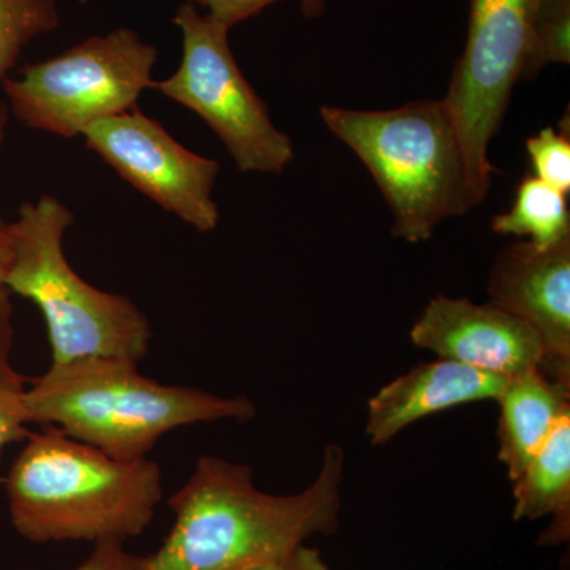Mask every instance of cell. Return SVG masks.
Wrapping results in <instances>:
<instances>
[{
    "instance_id": "cell-1",
    "label": "cell",
    "mask_w": 570,
    "mask_h": 570,
    "mask_svg": "<svg viewBox=\"0 0 570 570\" xmlns=\"http://www.w3.org/2000/svg\"><path fill=\"white\" fill-rule=\"evenodd\" d=\"M344 452L325 449L305 491L275 497L255 489L253 469L202 456L171 497L175 527L142 570H236L291 553L340 523Z\"/></svg>"
},
{
    "instance_id": "cell-2",
    "label": "cell",
    "mask_w": 570,
    "mask_h": 570,
    "mask_svg": "<svg viewBox=\"0 0 570 570\" xmlns=\"http://www.w3.org/2000/svg\"><path fill=\"white\" fill-rule=\"evenodd\" d=\"M6 479L11 523L31 542H124L148 528L163 475L148 459L119 461L56 426L31 433Z\"/></svg>"
},
{
    "instance_id": "cell-3",
    "label": "cell",
    "mask_w": 570,
    "mask_h": 570,
    "mask_svg": "<svg viewBox=\"0 0 570 570\" xmlns=\"http://www.w3.org/2000/svg\"><path fill=\"white\" fill-rule=\"evenodd\" d=\"M137 366L104 356L51 365L22 392L29 423L59 428L111 459L138 461L176 428L246 422L257 412L245 396L159 384L141 376Z\"/></svg>"
},
{
    "instance_id": "cell-4",
    "label": "cell",
    "mask_w": 570,
    "mask_h": 570,
    "mask_svg": "<svg viewBox=\"0 0 570 570\" xmlns=\"http://www.w3.org/2000/svg\"><path fill=\"white\" fill-rule=\"evenodd\" d=\"M321 116L373 175L395 217V238L426 242L445 219L475 208L463 145L444 99L384 111L322 107Z\"/></svg>"
},
{
    "instance_id": "cell-5",
    "label": "cell",
    "mask_w": 570,
    "mask_h": 570,
    "mask_svg": "<svg viewBox=\"0 0 570 570\" xmlns=\"http://www.w3.org/2000/svg\"><path fill=\"white\" fill-rule=\"evenodd\" d=\"M69 206L43 195L20 206L10 224L13 258L7 285L31 299L48 326L52 365L104 356L140 363L153 330L132 299L86 283L63 254V235L73 224Z\"/></svg>"
},
{
    "instance_id": "cell-6",
    "label": "cell",
    "mask_w": 570,
    "mask_h": 570,
    "mask_svg": "<svg viewBox=\"0 0 570 570\" xmlns=\"http://www.w3.org/2000/svg\"><path fill=\"white\" fill-rule=\"evenodd\" d=\"M157 55L134 29H116L22 67L21 78L2 81L3 91L24 126L71 140L92 124L138 108L156 82Z\"/></svg>"
},
{
    "instance_id": "cell-7",
    "label": "cell",
    "mask_w": 570,
    "mask_h": 570,
    "mask_svg": "<svg viewBox=\"0 0 570 570\" xmlns=\"http://www.w3.org/2000/svg\"><path fill=\"white\" fill-rule=\"evenodd\" d=\"M174 22L183 36L181 63L153 89L197 112L242 174H283L294 160V145L239 70L228 43L230 29L190 3L176 10Z\"/></svg>"
},
{
    "instance_id": "cell-8",
    "label": "cell",
    "mask_w": 570,
    "mask_h": 570,
    "mask_svg": "<svg viewBox=\"0 0 570 570\" xmlns=\"http://www.w3.org/2000/svg\"><path fill=\"white\" fill-rule=\"evenodd\" d=\"M540 0H471L468 40L444 102L459 129L475 206L491 189L489 148L530 51Z\"/></svg>"
},
{
    "instance_id": "cell-9",
    "label": "cell",
    "mask_w": 570,
    "mask_h": 570,
    "mask_svg": "<svg viewBox=\"0 0 570 570\" xmlns=\"http://www.w3.org/2000/svg\"><path fill=\"white\" fill-rule=\"evenodd\" d=\"M81 137L138 193L195 230L206 234L219 224L213 200L219 163L187 149L138 108L92 124Z\"/></svg>"
},
{
    "instance_id": "cell-10",
    "label": "cell",
    "mask_w": 570,
    "mask_h": 570,
    "mask_svg": "<svg viewBox=\"0 0 570 570\" xmlns=\"http://www.w3.org/2000/svg\"><path fill=\"white\" fill-rule=\"evenodd\" d=\"M412 343L441 358L497 374L519 376L542 367L546 348L527 322L493 303L438 295L411 330Z\"/></svg>"
},
{
    "instance_id": "cell-11",
    "label": "cell",
    "mask_w": 570,
    "mask_h": 570,
    "mask_svg": "<svg viewBox=\"0 0 570 570\" xmlns=\"http://www.w3.org/2000/svg\"><path fill=\"white\" fill-rule=\"evenodd\" d=\"M489 296L538 333L546 348L540 370L570 382V238L549 249L519 242L499 250Z\"/></svg>"
},
{
    "instance_id": "cell-12",
    "label": "cell",
    "mask_w": 570,
    "mask_h": 570,
    "mask_svg": "<svg viewBox=\"0 0 570 570\" xmlns=\"http://www.w3.org/2000/svg\"><path fill=\"white\" fill-rule=\"evenodd\" d=\"M508 381L452 360L423 363L371 397L366 434L373 445L387 444L428 415L474 401L498 400Z\"/></svg>"
},
{
    "instance_id": "cell-13",
    "label": "cell",
    "mask_w": 570,
    "mask_h": 570,
    "mask_svg": "<svg viewBox=\"0 0 570 570\" xmlns=\"http://www.w3.org/2000/svg\"><path fill=\"white\" fill-rule=\"evenodd\" d=\"M569 387L570 382L550 377L540 367L509 379L497 401L499 460L512 482L570 411Z\"/></svg>"
},
{
    "instance_id": "cell-14",
    "label": "cell",
    "mask_w": 570,
    "mask_h": 570,
    "mask_svg": "<svg viewBox=\"0 0 570 570\" xmlns=\"http://www.w3.org/2000/svg\"><path fill=\"white\" fill-rule=\"evenodd\" d=\"M513 519H557L553 538H568L570 509V411L562 415L546 444L513 480Z\"/></svg>"
},
{
    "instance_id": "cell-15",
    "label": "cell",
    "mask_w": 570,
    "mask_h": 570,
    "mask_svg": "<svg viewBox=\"0 0 570 570\" xmlns=\"http://www.w3.org/2000/svg\"><path fill=\"white\" fill-rule=\"evenodd\" d=\"M491 228L501 235L530 236L531 245L549 249L570 238L568 195L527 176L517 189L512 209L494 216Z\"/></svg>"
},
{
    "instance_id": "cell-16",
    "label": "cell",
    "mask_w": 570,
    "mask_h": 570,
    "mask_svg": "<svg viewBox=\"0 0 570 570\" xmlns=\"http://www.w3.org/2000/svg\"><path fill=\"white\" fill-rule=\"evenodd\" d=\"M59 26L56 0H0V81L13 69L22 50L37 37ZM9 111L0 104V148L6 140Z\"/></svg>"
},
{
    "instance_id": "cell-17",
    "label": "cell",
    "mask_w": 570,
    "mask_h": 570,
    "mask_svg": "<svg viewBox=\"0 0 570 570\" xmlns=\"http://www.w3.org/2000/svg\"><path fill=\"white\" fill-rule=\"evenodd\" d=\"M570 62V0H540L521 81L534 80L551 63Z\"/></svg>"
},
{
    "instance_id": "cell-18",
    "label": "cell",
    "mask_w": 570,
    "mask_h": 570,
    "mask_svg": "<svg viewBox=\"0 0 570 570\" xmlns=\"http://www.w3.org/2000/svg\"><path fill=\"white\" fill-rule=\"evenodd\" d=\"M528 154L535 178L549 184L553 189L568 195L570 193V140L569 127L560 132L546 127L534 137L528 138Z\"/></svg>"
},
{
    "instance_id": "cell-19",
    "label": "cell",
    "mask_w": 570,
    "mask_h": 570,
    "mask_svg": "<svg viewBox=\"0 0 570 570\" xmlns=\"http://www.w3.org/2000/svg\"><path fill=\"white\" fill-rule=\"evenodd\" d=\"M13 258L11 246L10 224L7 230L0 234V384L9 387L24 389L26 379L14 371L10 362L11 347H13V307L10 302V288L7 285V275Z\"/></svg>"
},
{
    "instance_id": "cell-20",
    "label": "cell",
    "mask_w": 570,
    "mask_h": 570,
    "mask_svg": "<svg viewBox=\"0 0 570 570\" xmlns=\"http://www.w3.org/2000/svg\"><path fill=\"white\" fill-rule=\"evenodd\" d=\"M24 389L0 384V452L13 442H24L31 434L28 430V414L22 403Z\"/></svg>"
},
{
    "instance_id": "cell-21",
    "label": "cell",
    "mask_w": 570,
    "mask_h": 570,
    "mask_svg": "<svg viewBox=\"0 0 570 570\" xmlns=\"http://www.w3.org/2000/svg\"><path fill=\"white\" fill-rule=\"evenodd\" d=\"M186 2L190 6L204 7L208 10L206 14L232 29L281 0H186Z\"/></svg>"
},
{
    "instance_id": "cell-22",
    "label": "cell",
    "mask_w": 570,
    "mask_h": 570,
    "mask_svg": "<svg viewBox=\"0 0 570 570\" xmlns=\"http://www.w3.org/2000/svg\"><path fill=\"white\" fill-rule=\"evenodd\" d=\"M145 558L124 550L122 542L96 543L91 557L75 570H142Z\"/></svg>"
},
{
    "instance_id": "cell-23",
    "label": "cell",
    "mask_w": 570,
    "mask_h": 570,
    "mask_svg": "<svg viewBox=\"0 0 570 570\" xmlns=\"http://www.w3.org/2000/svg\"><path fill=\"white\" fill-rule=\"evenodd\" d=\"M236 570H332L326 564L324 558L317 550L309 549L306 546H299L298 549L275 558V560L257 562V564L246 566V568Z\"/></svg>"
},
{
    "instance_id": "cell-24",
    "label": "cell",
    "mask_w": 570,
    "mask_h": 570,
    "mask_svg": "<svg viewBox=\"0 0 570 570\" xmlns=\"http://www.w3.org/2000/svg\"><path fill=\"white\" fill-rule=\"evenodd\" d=\"M299 9L309 20L324 17L326 10V0H299Z\"/></svg>"
},
{
    "instance_id": "cell-25",
    "label": "cell",
    "mask_w": 570,
    "mask_h": 570,
    "mask_svg": "<svg viewBox=\"0 0 570 570\" xmlns=\"http://www.w3.org/2000/svg\"><path fill=\"white\" fill-rule=\"evenodd\" d=\"M7 227H9V223H6V219L0 216V234H2L3 230H7Z\"/></svg>"
}]
</instances>
